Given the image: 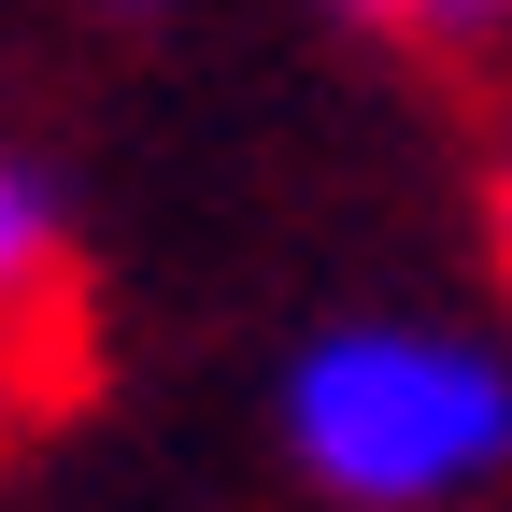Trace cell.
I'll return each mask as SVG.
<instances>
[{"instance_id": "cell-1", "label": "cell", "mask_w": 512, "mask_h": 512, "mask_svg": "<svg viewBox=\"0 0 512 512\" xmlns=\"http://www.w3.org/2000/svg\"><path fill=\"white\" fill-rule=\"evenodd\" d=\"M285 441L342 512L484 498L512 470V356L470 342V328H413V313L328 328L285 370Z\"/></svg>"}, {"instance_id": "cell-2", "label": "cell", "mask_w": 512, "mask_h": 512, "mask_svg": "<svg viewBox=\"0 0 512 512\" xmlns=\"http://www.w3.org/2000/svg\"><path fill=\"white\" fill-rule=\"evenodd\" d=\"M57 313H72V242H57L43 171L0 143V356H15L29 328H57Z\"/></svg>"}, {"instance_id": "cell-3", "label": "cell", "mask_w": 512, "mask_h": 512, "mask_svg": "<svg viewBox=\"0 0 512 512\" xmlns=\"http://www.w3.org/2000/svg\"><path fill=\"white\" fill-rule=\"evenodd\" d=\"M384 29H456L470 43V29H512V0H384Z\"/></svg>"}, {"instance_id": "cell-4", "label": "cell", "mask_w": 512, "mask_h": 512, "mask_svg": "<svg viewBox=\"0 0 512 512\" xmlns=\"http://www.w3.org/2000/svg\"><path fill=\"white\" fill-rule=\"evenodd\" d=\"M498 256H512V171H498Z\"/></svg>"}, {"instance_id": "cell-5", "label": "cell", "mask_w": 512, "mask_h": 512, "mask_svg": "<svg viewBox=\"0 0 512 512\" xmlns=\"http://www.w3.org/2000/svg\"><path fill=\"white\" fill-rule=\"evenodd\" d=\"M100 15H157V0H100Z\"/></svg>"}, {"instance_id": "cell-6", "label": "cell", "mask_w": 512, "mask_h": 512, "mask_svg": "<svg viewBox=\"0 0 512 512\" xmlns=\"http://www.w3.org/2000/svg\"><path fill=\"white\" fill-rule=\"evenodd\" d=\"M356 15H384V0H356Z\"/></svg>"}]
</instances>
